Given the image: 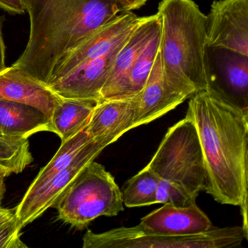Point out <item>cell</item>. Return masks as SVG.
Segmentation results:
<instances>
[{
    "instance_id": "6da1fadb",
    "label": "cell",
    "mask_w": 248,
    "mask_h": 248,
    "mask_svg": "<svg viewBox=\"0 0 248 248\" xmlns=\"http://www.w3.org/2000/svg\"><path fill=\"white\" fill-rule=\"evenodd\" d=\"M186 116L198 133L207 174L204 191L220 204L239 206L248 230V110L206 89L190 98Z\"/></svg>"
},
{
    "instance_id": "7a4b0ae2",
    "label": "cell",
    "mask_w": 248,
    "mask_h": 248,
    "mask_svg": "<svg viewBox=\"0 0 248 248\" xmlns=\"http://www.w3.org/2000/svg\"><path fill=\"white\" fill-rule=\"evenodd\" d=\"M30 20L25 50L13 66L46 83L63 58L124 12L115 0H23Z\"/></svg>"
},
{
    "instance_id": "3957f363",
    "label": "cell",
    "mask_w": 248,
    "mask_h": 248,
    "mask_svg": "<svg viewBox=\"0 0 248 248\" xmlns=\"http://www.w3.org/2000/svg\"><path fill=\"white\" fill-rule=\"evenodd\" d=\"M159 54L165 75L194 92L207 89V16L193 0H162Z\"/></svg>"
},
{
    "instance_id": "277c9868",
    "label": "cell",
    "mask_w": 248,
    "mask_h": 248,
    "mask_svg": "<svg viewBox=\"0 0 248 248\" xmlns=\"http://www.w3.org/2000/svg\"><path fill=\"white\" fill-rule=\"evenodd\" d=\"M159 179L156 204L186 207L205 190L207 174L198 133L186 116L168 129L146 165Z\"/></svg>"
},
{
    "instance_id": "5b68a950",
    "label": "cell",
    "mask_w": 248,
    "mask_h": 248,
    "mask_svg": "<svg viewBox=\"0 0 248 248\" xmlns=\"http://www.w3.org/2000/svg\"><path fill=\"white\" fill-rule=\"evenodd\" d=\"M54 207L58 218L78 230L97 217H113L124 210L121 190L114 177L94 160L78 174Z\"/></svg>"
},
{
    "instance_id": "8992f818",
    "label": "cell",
    "mask_w": 248,
    "mask_h": 248,
    "mask_svg": "<svg viewBox=\"0 0 248 248\" xmlns=\"http://www.w3.org/2000/svg\"><path fill=\"white\" fill-rule=\"evenodd\" d=\"M248 239L242 226L215 228L196 234L168 236L149 233L139 225L120 227L103 233L87 231L84 248H233Z\"/></svg>"
},
{
    "instance_id": "52a82bcc",
    "label": "cell",
    "mask_w": 248,
    "mask_h": 248,
    "mask_svg": "<svg viewBox=\"0 0 248 248\" xmlns=\"http://www.w3.org/2000/svg\"><path fill=\"white\" fill-rule=\"evenodd\" d=\"M106 147L107 146L104 143L91 140L67 168L38 185L29 187L16 208L15 215L21 227L34 221L46 210L55 206L78 174L88 164L95 160Z\"/></svg>"
},
{
    "instance_id": "ba28073f",
    "label": "cell",
    "mask_w": 248,
    "mask_h": 248,
    "mask_svg": "<svg viewBox=\"0 0 248 248\" xmlns=\"http://www.w3.org/2000/svg\"><path fill=\"white\" fill-rule=\"evenodd\" d=\"M204 66L207 89L248 110V56L207 46Z\"/></svg>"
},
{
    "instance_id": "9c48e42d",
    "label": "cell",
    "mask_w": 248,
    "mask_h": 248,
    "mask_svg": "<svg viewBox=\"0 0 248 248\" xmlns=\"http://www.w3.org/2000/svg\"><path fill=\"white\" fill-rule=\"evenodd\" d=\"M132 11L122 13L78 45L58 64L47 85L66 76L83 63L101 57L123 44L140 21Z\"/></svg>"
},
{
    "instance_id": "30bf717a",
    "label": "cell",
    "mask_w": 248,
    "mask_h": 248,
    "mask_svg": "<svg viewBox=\"0 0 248 248\" xmlns=\"http://www.w3.org/2000/svg\"><path fill=\"white\" fill-rule=\"evenodd\" d=\"M207 46L248 56V0H216L207 16Z\"/></svg>"
},
{
    "instance_id": "8fae6325",
    "label": "cell",
    "mask_w": 248,
    "mask_h": 248,
    "mask_svg": "<svg viewBox=\"0 0 248 248\" xmlns=\"http://www.w3.org/2000/svg\"><path fill=\"white\" fill-rule=\"evenodd\" d=\"M196 93L168 78L164 72L159 50L146 84L138 93L136 127L162 117Z\"/></svg>"
},
{
    "instance_id": "7c38bea8",
    "label": "cell",
    "mask_w": 248,
    "mask_h": 248,
    "mask_svg": "<svg viewBox=\"0 0 248 248\" xmlns=\"http://www.w3.org/2000/svg\"><path fill=\"white\" fill-rule=\"evenodd\" d=\"M159 29L160 20L157 14L140 17L139 24L116 55L111 72L101 91L102 101L133 98L129 82L130 71L142 49Z\"/></svg>"
},
{
    "instance_id": "4fadbf2b",
    "label": "cell",
    "mask_w": 248,
    "mask_h": 248,
    "mask_svg": "<svg viewBox=\"0 0 248 248\" xmlns=\"http://www.w3.org/2000/svg\"><path fill=\"white\" fill-rule=\"evenodd\" d=\"M123 43L107 54L78 66L47 86L62 98L102 101L101 91Z\"/></svg>"
},
{
    "instance_id": "5bb4252c",
    "label": "cell",
    "mask_w": 248,
    "mask_h": 248,
    "mask_svg": "<svg viewBox=\"0 0 248 248\" xmlns=\"http://www.w3.org/2000/svg\"><path fill=\"white\" fill-rule=\"evenodd\" d=\"M138 104L137 95L100 101L93 111L85 131L93 140L109 146L136 127Z\"/></svg>"
},
{
    "instance_id": "9a60e30c",
    "label": "cell",
    "mask_w": 248,
    "mask_h": 248,
    "mask_svg": "<svg viewBox=\"0 0 248 248\" xmlns=\"http://www.w3.org/2000/svg\"><path fill=\"white\" fill-rule=\"evenodd\" d=\"M139 226L149 233L168 236L196 234L213 228L197 203L186 207L165 204L142 217Z\"/></svg>"
},
{
    "instance_id": "2e32d148",
    "label": "cell",
    "mask_w": 248,
    "mask_h": 248,
    "mask_svg": "<svg viewBox=\"0 0 248 248\" xmlns=\"http://www.w3.org/2000/svg\"><path fill=\"white\" fill-rule=\"evenodd\" d=\"M0 100L32 106L50 118L62 97L14 66L0 72Z\"/></svg>"
},
{
    "instance_id": "e0dca14e",
    "label": "cell",
    "mask_w": 248,
    "mask_h": 248,
    "mask_svg": "<svg viewBox=\"0 0 248 248\" xmlns=\"http://www.w3.org/2000/svg\"><path fill=\"white\" fill-rule=\"evenodd\" d=\"M0 131L2 135L28 139L39 132H52L50 120L32 106L0 100Z\"/></svg>"
},
{
    "instance_id": "ac0fdd59",
    "label": "cell",
    "mask_w": 248,
    "mask_h": 248,
    "mask_svg": "<svg viewBox=\"0 0 248 248\" xmlns=\"http://www.w3.org/2000/svg\"><path fill=\"white\" fill-rule=\"evenodd\" d=\"M99 102L95 100L62 98L50 117L52 133L61 138L62 143L72 139L85 130Z\"/></svg>"
},
{
    "instance_id": "d6986e66",
    "label": "cell",
    "mask_w": 248,
    "mask_h": 248,
    "mask_svg": "<svg viewBox=\"0 0 248 248\" xmlns=\"http://www.w3.org/2000/svg\"><path fill=\"white\" fill-rule=\"evenodd\" d=\"M159 182L157 175L145 167L123 186L121 190L123 204L130 208L156 204Z\"/></svg>"
},
{
    "instance_id": "ffe728a7",
    "label": "cell",
    "mask_w": 248,
    "mask_h": 248,
    "mask_svg": "<svg viewBox=\"0 0 248 248\" xmlns=\"http://www.w3.org/2000/svg\"><path fill=\"white\" fill-rule=\"evenodd\" d=\"M91 140L93 139L88 136L85 130H83L72 139L62 143L56 155L44 168L40 170L30 186L38 185L55 174L67 168L82 148Z\"/></svg>"
},
{
    "instance_id": "44dd1931",
    "label": "cell",
    "mask_w": 248,
    "mask_h": 248,
    "mask_svg": "<svg viewBox=\"0 0 248 248\" xmlns=\"http://www.w3.org/2000/svg\"><path fill=\"white\" fill-rule=\"evenodd\" d=\"M28 139L0 135V168L18 174L32 163Z\"/></svg>"
},
{
    "instance_id": "7402d4cb",
    "label": "cell",
    "mask_w": 248,
    "mask_h": 248,
    "mask_svg": "<svg viewBox=\"0 0 248 248\" xmlns=\"http://www.w3.org/2000/svg\"><path fill=\"white\" fill-rule=\"evenodd\" d=\"M160 29L152 36L146 46L142 49L130 71V93L135 96L141 91L149 78L159 50Z\"/></svg>"
},
{
    "instance_id": "603a6c76",
    "label": "cell",
    "mask_w": 248,
    "mask_h": 248,
    "mask_svg": "<svg viewBox=\"0 0 248 248\" xmlns=\"http://www.w3.org/2000/svg\"><path fill=\"white\" fill-rule=\"evenodd\" d=\"M22 229L16 215L0 223V248H27L21 239Z\"/></svg>"
},
{
    "instance_id": "cb8c5ba5",
    "label": "cell",
    "mask_w": 248,
    "mask_h": 248,
    "mask_svg": "<svg viewBox=\"0 0 248 248\" xmlns=\"http://www.w3.org/2000/svg\"><path fill=\"white\" fill-rule=\"evenodd\" d=\"M0 8L13 15H22L26 13L23 0H0Z\"/></svg>"
},
{
    "instance_id": "d4e9b609",
    "label": "cell",
    "mask_w": 248,
    "mask_h": 248,
    "mask_svg": "<svg viewBox=\"0 0 248 248\" xmlns=\"http://www.w3.org/2000/svg\"><path fill=\"white\" fill-rule=\"evenodd\" d=\"M124 11L139 9L146 4L147 0H115Z\"/></svg>"
},
{
    "instance_id": "484cf974",
    "label": "cell",
    "mask_w": 248,
    "mask_h": 248,
    "mask_svg": "<svg viewBox=\"0 0 248 248\" xmlns=\"http://www.w3.org/2000/svg\"><path fill=\"white\" fill-rule=\"evenodd\" d=\"M7 66L5 65V45L2 37V30L0 25V72L5 70Z\"/></svg>"
},
{
    "instance_id": "4316f807",
    "label": "cell",
    "mask_w": 248,
    "mask_h": 248,
    "mask_svg": "<svg viewBox=\"0 0 248 248\" xmlns=\"http://www.w3.org/2000/svg\"><path fill=\"white\" fill-rule=\"evenodd\" d=\"M8 172L4 170L2 168H0V206L5 196V191H6V187L5 184V178L8 176Z\"/></svg>"
},
{
    "instance_id": "83f0119b",
    "label": "cell",
    "mask_w": 248,
    "mask_h": 248,
    "mask_svg": "<svg viewBox=\"0 0 248 248\" xmlns=\"http://www.w3.org/2000/svg\"><path fill=\"white\" fill-rule=\"evenodd\" d=\"M15 210L13 209L3 208L0 206V223H3L14 217L15 215Z\"/></svg>"
},
{
    "instance_id": "f1b7e54d",
    "label": "cell",
    "mask_w": 248,
    "mask_h": 248,
    "mask_svg": "<svg viewBox=\"0 0 248 248\" xmlns=\"http://www.w3.org/2000/svg\"><path fill=\"white\" fill-rule=\"evenodd\" d=\"M0 135H2V133H1V131H0Z\"/></svg>"
}]
</instances>
